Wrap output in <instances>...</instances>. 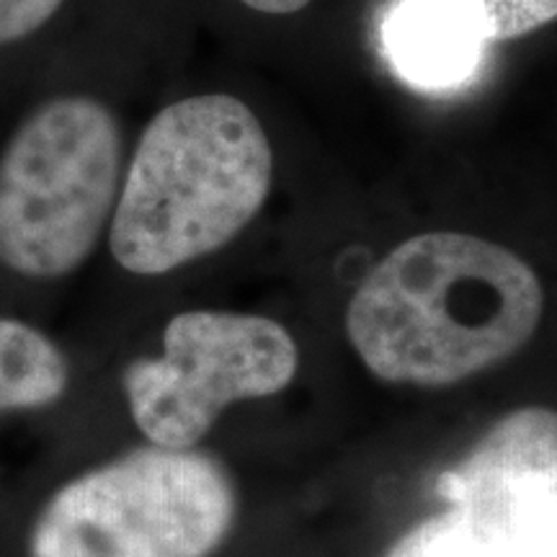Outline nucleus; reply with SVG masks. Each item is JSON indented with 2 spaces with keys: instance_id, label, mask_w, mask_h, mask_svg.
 Instances as JSON below:
<instances>
[{
  "instance_id": "6e6552de",
  "label": "nucleus",
  "mask_w": 557,
  "mask_h": 557,
  "mask_svg": "<svg viewBox=\"0 0 557 557\" xmlns=\"http://www.w3.org/2000/svg\"><path fill=\"white\" fill-rule=\"evenodd\" d=\"M67 387V361L45 333L0 318V410L41 408Z\"/></svg>"
},
{
  "instance_id": "f257e3e1",
  "label": "nucleus",
  "mask_w": 557,
  "mask_h": 557,
  "mask_svg": "<svg viewBox=\"0 0 557 557\" xmlns=\"http://www.w3.org/2000/svg\"><path fill=\"white\" fill-rule=\"evenodd\" d=\"M545 289L524 259L468 233L403 240L348 299L346 336L374 377L455 385L521 351Z\"/></svg>"
},
{
  "instance_id": "1a4fd4ad",
  "label": "nucleus",
  "mask_w": 557,
  "mask_h": 557,
  "mask_svg": "<svg viewBox=\"0 0 557 557\" xmlns=\"http://www.w3.org/2000/svg\"><path fill=\"white\" fill-rule=\"evenodd\" d=\"M487 45L511 41L553 24L557 0H462Z\"/></svg>"
},
{
  "instance_id": "0eeeda50",
  "label": "nucleus",
  "mask_w": 557,
  "mask_h": 557,
  "mask_svg": "<svg viewBox=\"0 0 557 557\" xmlns=\"http://www.w3.org/2000/svg\"><path fill=\"white\" fill-rule=\"evenodd\" d=\"M382 47L403 81L438 90L472 78L487 41L462 0H395Z\"/></svg>"
},
{
  "instance_id": "7ed1b4c3",
  "label": "nucleus",
  "mask_w": 557,
  "mask_h": 557,
  "mask_svg": "<svg viewBox=\"0 0 557 557\" xmlns=\"http://www.w3.org/2000/svg\"><path fill=\"white\" fill-rule=\"evenodd\" d=\"M122 189V129L90 96H60L18 124L0 158V263L32 278L75 271Z\"/></svg>"
},
{
  "instance_id": "20e7f679",
  "label": "nucleus",
  "mask_w": 557,
  "mask_h": 557,
  "mask_svg": "<svg viewBox=\"0 0 557 557\" xmlns=\"http://www.w3.org/2000/svg\"><path fill=\"white\" fill-rule=\"evenodd\" d=\"M218 459L150 447L70 480L32 529V557H209L233 529Z\"/></svg>"
},
{
  "instance_id": "423d86ee",
  "label": "nucleus",
  "mask_w": 557,
  "mask_h": 557,
  "mask_svg": "<svg viewBox=\"0 0 557 557\" xmlns=\"http://www.w3.org/2000/svg\"><path fill=\"white\" fill-rule=\"evenodd\" d=\"M299 351L276 320L222 310L178 312L163 354L124 369V395L152 447L191 449L222 410L276 395L295 380Z\"/></svg>"
},
{
  "instance_id": "f03ea898",
  "label": "nucleus",
  "mask_w": 557,
  "mask_h": 557,
  "mask_svg": "<svg viewBox=\"0 0 557 557\" xmlns=\"http://www.w3.org/2000/svg\"><path fill=\"white\" fill-rule=\"evenodd\" d=\"M274 181L267 129L227 94L181 99L152 116L109 222L124 271L160 276L238 238Z\"/></svg>"
},
{
  "instance_id": "9b49d317",
  "label": "nucleus",
  "mask_w": 557,
  "mask_h": 557,
  "mask_svg": "<svg viewBox=\"0 0 557 557\" xmlns=\"http://www.w3.org/2000/svg\"><path fill=\"white\" fill-rule=\"evenodd\" d=\"M240 3L269 16H289V13L302 11L310 0H240Z\"/></svg>"
},
{
  "instance_id": "9d476101",
  "label": "nucleus",
  "mask_w": 557,
  "mask_h": 557,
  "mask_svg": "<svg viewBox=\"0 0 557 557\" xmlns=\"http://www.w3.org/2000/svg\"><path fill=\"white\" fill-rule=\"evenodd\" d=\"M65 0H0V45L29 37Z\"/></svg>"
},
{
  "instance_id": "39448f33",
  "label": "nucleus",
  "mask_w": 557,
  "mask_h": 557,
  "mask_svg": "<svg viewBox=\"0 0 557 557\" xmlns=\"http://www.w3.org/2000/svg\"><path fill=\"white\" fill-rule=\"evenodd\" d=\"M444 513L385 557H557V410L521 408L438 480Z\"/></svg>"
}]
</instances>
